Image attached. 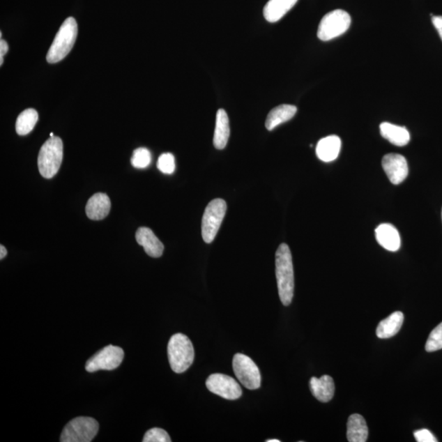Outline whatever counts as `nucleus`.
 Returning <instances> with one entry per match:
<instances>
[{"mask_svg":"<svg viewBox=\"0 0 442 442\" xmlns=\"http://www.w3.org/2000/svg\"><path fill=\"white\" fill-rule=\"evenodd\" d=\"M275 273L282 303L288 307L294 294V271L289 247L282 243L275 254Z\"/></svg>","mask_w":442,"mask_h":442,"instance_id":"f257e3e1","label":"nucleus"},{"mask_svg":"<svg viewBox=\"0 0 442 442\" xmlns=\"http://www.w3.org/2000/svg\"><path fill=\"white\" fill-rule=\"evenodd\" d=\"M169 363L174 372L182 374L194 363L195 353L190 338L183 333L174 335L167 346Z\"/></svg>","mask_w":442,"mask_h":442,"instance_id":"f03ea898","label":"nucleus"},{"mask_svg":"<svg viewBox=\"0 0 442 442\" xmlns=\"http://www.w3.org/2000/svg\"><path fill=\"white\" fill-rule=\"evenodd\" d=\"M77 33V21L73 17L67 18L61 26L53 44L50 46L47 54V61L49 63H56L65 59L73 48Z\"/></svg>","mask_w":442,"mask_h":442,"instance_id":"7ed1b4c3","label":"nucleus"},{"mask_svg":"<svg viewBox=\"0 0 442 442\" xmlns=\"http://www.w3.org/2000/svg\"><path fill=\"white\" fill-rule=\"evenodd\" d=\"M63 158V144L59 137L49 138L42 146L38 156L40 175L51 178L59 171Z\"/></svg>","mask_w":442,"mask_h":442,"instance_id":"20e7f679","label":"nucleus"},{"mask_svg":"<svg viewBox=\"0 0 442 442\" xmlns=\"http://www.w3.org/2000/svg\"><path fill=\"white\" fill-rule=\"evenodd\" d=\"M100 425L95 418L78 417L70 420L65 426L60 441L91 442L98 434Z\"/></svg>","mask_w":442,"mask_h":442,"instance_id":"39448f33","label":"nucleus"},{"mask_svg":"<svg viewBox=\"0 0 442 442\" xmlns=\"http://www.w3.org/2000/svg\"><path fill=\"white\" fill-rule=\"evenodd\" d=\"M351 22L350 14L342 9L328 13L319 23L318 38L323 41L335 39L349 29Z\"/></svg>","mask_w":442,"mask_h":442,"instance_id":"423d86ee","label":"nucleus"},{"mask_svg":"<svg viewBox=\"0 0 442 442\" xmlns=\"http://www.w3.org/2000/svg\"><path fill=\"white\" fill-rule=\"evenodd\" d=\"M227 211V204L223 199H214L206 206L201 222L202 238L211 243L218 234Z\"/></svg>","mask_w":442,"mask_h":442,"instance_id":"0eeeda50","label":"nucleus"},{"mask_svg":"<svg viewBox=\"0 0 442 442\" xmlns=\"http://www.w3.org/2000/svg\"><path fill=\"white\" fill-rule=\"evenodd\" d=\"M233 369L237 379L244 387L256 390L261 387V377L259 369L250 357L238 353L234 356Z\"/></svg>","mask_w":442,"mask_h":442,"instance_id":"6e6552de","label":"nucleus"},{"mask_svg":"<svg viewBox=\"0 0 442 442\" xmlns=\"http://www.w3.org/2000/svg\"><path fill=\"white\" fill-rule=\"evenodd\" d=\"M124 351L119 346H107L87 361L86 369L89 373L98 370H114L122 363Z\"/></svg>","mask_w":442,"mask_h":442,"instance_id":"1a4fd4ad","label":"nucleus"},{"mask_svg":"<svg viewBox=\"0 0 442 442\" xmlns=\"http://www.w3.org/2000/svg\"><path fill=\"white\" fill-rule=\"evenodd\" d=\"M206 386L211 393L227 399H237L241 398L243 394L241 385L237 381L222 374L209 376L206 379Z\"/></svg>","mask_w":442,"mask_h":442,"instance_id":"9d476101","label":"nucleus"},{"mask_svg":"<svg viewBox=\"0 0 442 442\" xmlns=\"http://www.w3.org/2000/svg\"><path fill=\"white\" fill-rule=\"evenodd\" d=\"M383 170L393 185H399L407 178L409 173L406 158L401 154L389 153L382 160Z\"/></svg>","mask_w":442,"mask_h":442,"instance_id":"9b49d317","label":"nucleus"},{"mask_svg":"<svg viewBox=\"0 0 442 442\" xmlns=\"http://www.w3.org/2000/svg\"><path fill=\"white\" fill-rule=\"evenodd\" d=\"M136 241L144 248L149 257L158 258L162 256L163 243L159 241L151 229L140 227L135 234Z\"/></svg>","mask_w":442,"mask_h":442,"instance_id":"f8f14e48","label":"nucleus"},{"mask_svg":"<svg viewBox=\"0 0 442 442\" xmlns=\"http://www.w3.org/2000/svg\"><path fill=\"white\" fill-rule=\"evenodd\" d=\"M375 236L378 243L386 250L397 252L401 247V237L398 230L391 224H380L375 229Z\"/></svg>","mask_w":442,"mask_h":442,"instance_id":"ddd939ff","label":"nucleus"},{"mask_svg":"<svg viewBox=\"0 0 442 442\" xmlns=\"http://www.w3.org/2000/svg\"><path fill=\"white\" fill-rule=\"evenodd\" d=\"M310 391L318 401L326 403L330 402L335 393V385L333 379L328 375L321 378L313 377L310 381Z\"/></svg>","mask_w":442,"mask_h":442,"instance_id":"4468645a","label":"nucleus"},{"mask_svg":"<svg viewBox=\"0 0 442 442\" xmlns=\"http://www.w3.org/2000/svg\"><path fill=\"white\" fill-rule=\"evenodd\" d=\"M111 209V201L105 194L98 192L89 199L86 211L88 218L93 220H100L107 218Z\"/></svg>","mask_w":442,"mask_h":442,"instance_id":"2eb2a0df","label":"nucleus"},{"mask_svg":"<svg viewBox=\"0 0 442 442\" xmlns=\"http://www.w3.org/2000/svg\"><path fill=\"white\" fill-rule=\"evenodd\" d=\"M342 141L337 135H329L319 141L317 155L324 162L335 161L341 151Z\"/></svg>","mask_w":442,"mask_h":442,"instance_id":"dca6fc26","label":"nucleus"},{"mask_svg":"<svg viewBox=\"0 0 442 442\" xmlns=\"http://www.w3.org/2000/svg\"><path fill=\"white\" fill-rule=\"evenodd\" d=\"M380 133L390 143L403 147L410 142L411 135L406 127L383 122L380 125Z\"/></svg>","mask_w":442,"mask_h":442,"instance_id":"f3484780","label":"nucleus"},{"mask_svg":"<svg viewBox=\"0 0 442 442\" xmlns=\"http://www.w3.org/2000/svg\"><path fill=\"white\" fill-rule=\"evenodd\" d=\"M369 429L363 416L354 413L348 418L347 439L350 442H365L368 439Z\"/></svg>","mask_w":442,"mask_h":442,"instance_id":"a211bd4d","label":"nucleus"},{"mask_svg":"<svg viewBox=\"0 0 442 442\" xmlns=\"http://www.w3.org/2000/svg\"><path fill=\"white\" fill-rule=\"evenodd\" d=\"M298 1V0H270L263 10L266 20L272 23L280 21Z\"/></svg>","mask_w":442,"mask_h":442,"instance_id":"6ab92c4d","label":"nucleus"},{"mask_svg":"<svg viewBox=\"0 0 442 442\" xmlns=\"http://www.w3.org/2000/svg\"><path fill=\"white\" fill-rule=\"evenodd\" d=\"M230 135L229 116L224 109H219L216 114L215 129L213 144L215 148L224 149L227 147Z\"/></svg>","mask_w":442,"mask_h":442,"instance_id":"aec40b11","label":"nucleus"},{"mask_svg":"<svg viewBox=\"0 0 442 442\" xmlns=\"http://www.w3.org/2000/svg\"><path fill=\"white\" fill-rule=\"evenodd\" d=\"M403 322V313L401 312H394L379 323L376 335L380 340H388V338L393 337L401 330Z\"/></svg>","mask_w":442,"mask_h":442,"instance_id":"412c9836","label":"nucleus"},{"mask_svg":"<svg viewBox=\"0 0 442 442\" xmlns=\"http://www.w3.org/2000/svg\"><path fill=\"white\" fill-rule=\"evenodd\" d=\"M297 107L290 105H283L273 108L266 121V129L273 130L277 126L289 121L297 114Z\"/></svg>","mask_w":442,"mask_h":442,"instance_id":"4be33fe9","label":"nucleus"},{"mask_svg":"<svg viewBox=\"0 0 442 442\" xmlns=\"http://www.w3.org/2000/svg\"><path fill=\"white\" fill-rule=\"evenodd\" d=\"M38 119V112L33 109V108H28V109L23 111L18 116L16 121L17 133L20 135L29 134L34 129Z\"/></svg>","mask_w":442,"mask_h":442,"instance_id":"5701e85b","label":"nucleus"},{"mask_svg":"<svg viewBox=\"0 0 442 442\" xmlns=\"http://www.w3.org/2000/svg\"><path fill=\"white\" fill-rule=\"evenodd\" d=\"M152 162V155L149 150L144 148L135 149L131 158V164L137 169L147 168Z\"/></svg>","mask_w":442,"mask_h":442,"instance_id":"b1692460","label":"nucleus"},{"mask_svg":"<svg viewBox=\"0 0 442 442\" xmlns=\"http://www.w3.org/2000/svg\"><path fill=\"white\" fill-rule=\"evenodd\" d=\"M427 352H434L442 349V323L430 333L425 345Z\"/></svg>","mask_w":442,"mask_h":442,"instance_id":"393cba45","label":"nucleus"},{"mask_svg":"<svg viewBox=\"0 0 442 442\" xmlns=\"http://www.w3.org/2000/svg\"><path fill=\"white\" fill-rule=\"evenodd\" d=\"M158 168L160 172L172 175L176 170L175 157L169 153L162 154L158 158Z\"/></svg>","mask_w":442,"mask_h":442,"instance_id":"a878e982","label":"nucleus"},{"mask_svg":"<svg viewBox=\"0 0 442 442\" xmlns=\"http://www.w3.org/2000/svg\"><path fill=\"white\" fill-rule=\"evenodd\" d=\"M172 439L170 436L167 434V431L158 427H154V429L148 430L146 432L143 442H171Z\"/></svg>","mask_w":442,"mask_h":442,"instance_id":"bb28decb","label":"nucleus"},{"mask_svg":"<svg viewBox=\"0 0 442 442\" xmlns=\"http://www.w3.org/2000/svg\"><path fill=\"white\" fill-rule=\"evenodd\" d=\"M418 442H436L437 440L429 430L420 429L413 434Z\"/></svg>","mask_w":442,"mask_h":442,"instance_id":"cd10ccee","label":"nucleus"},{"mask_svg":"<svg viewBox=\"0 0 442 442\" xmlns=\"http://www.w3.org/2000/svg\"><path fill=\"white\" fill-rule=\"evenodd\" d=\"M432 24L435 26L437 32L439 33L441 38L442 40V16H434L432 17Z\"/></svg>","mask_w":442,"mask_h":442,"instance_id":"c85d7f7f","label":"nucleus"},{"mask_svg":"<svg viewBox=\"0 0 442 442\" xmlns=\"http://www.w3.org/2000/svg\"><path fill=\"white\" fill-rule=\"evenodd\" d=\"M8 45L6 40H0V65L3 63V56L8 53Z\"/></svg>","mask_w":442,"mask_h":442,"instance_id":"c756f323","label":"nucleus"},{"mask_svg":"<svg viewBox=\"0 0 442 442\" xmlns=\"http://www.w3.org/2000/svg\"><path fill=\"white\" fill-rule=\"evenodd\" d=\"M7 253L6 248L3 245L0 246V259L3 260L7 256Z\"/></svg>","mask_w":442,"mask_h":442,"instance_id":"7c9ffc66","label":"nucleus"},{"mask_svg":"<svg viewBox=\"0 0 442 442\" xmlns=\"http://www.w3.org/2000/svg\"><path fill=\"white\" fill-rule=\"evenodd\" d=\"M267 442H280V440H275V439H272V440H267Z\"/></svg>","mask_w":442,"mask_h":442,"instance_id":"2f4dec72","label":"nucleus"},{"mask_svg":"<svg viewBox=\"0 0 442 442\" xmlns=\"http://www.w3.org/2000/svg\"><path fill=\"white\" fill-rule=\"evenodd\" d=\"M52 137H54V134H53V133H51V134H50V138H52Z\"/></svg>","mask_w":442,"mask_h":442,"instance_id":"473e14b6","label":"nucleus"},{"mask_svg":"<svg viewBox=\"0 0 442 442\" xmlns=\"http://www.w3.org/2000/svg\"><path fill=\"white\" fill-rule=\"evenodd\" d=\"M441 219H442V210H441Z\"/></svg>","mask_w":442,"mask_h":442,"instance_id":"72a5a7b5","label":"nucleus"}]
</instances>
